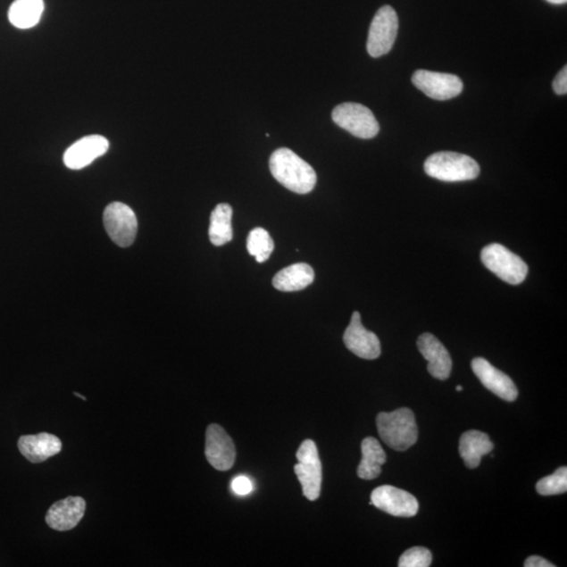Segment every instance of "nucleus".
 Listing matches in <instances>:
<instances>
[{
	"label": "nucleus",
	"mask_w": 567,
	"mask_h": 567,
	"mask_svg": "<svg viewBox=\"0 0 567 567\" xmlns=\"http://www.w3.org/2000/svg\"><path fill=\"white\" fill-rule=\"evenodd\" d=\"M332 121L348 133L361 139H371L379 133V124L365 105L347 103L336 107Z\"/></svg>",
	"instance_id": "nucleus-6"
},
{
	"label": "nucleus",
	"mask_w": 567,
	"mask_h": 567,
	"mask_svg": "<svg viewBox=\"0 0 567 567\" xmlns=\"http://www.w3.org/2000/svg\"><path fill=\"white\" fill-rule=\"evenodd\" d=\"M481 261L488 271L512 285L521 284L528 276L529 268L523 260L500 244L483 248Z\"/></svg>",
	"instance_id": "nucleus-4"
},
{
	"label": "nucleus",
	"mask_w": 567,
	"mask_h": 567,
	"mask_svg": "<svg viewBox=\"0 0 567 567\" xmlns=\"http://www.w3.org/2000/svg\"><path fill=\"white\" fill-rule=\"evenodd\" d=\"M110 143L104 136L83 137L64 153L63 163L68 169L81 170L109 151Z\"/></svg>",
	"instance_id": "nucleus-13"
},
{
	"label": "nucleus",
	"mask_w": 567,
	"mask_h": 567,
	"mask_svg": "<svg viewBox=\"0 0 567 567\" xmlns=\"http://www.w3.org/2000/svg\"><path fill=\"white\" fill-rule=\"evenodd\" d=\"M417 347L428 361V371L434 379L446 380L452 371V358L445 346L431 333H425L417 340Z\"/></svg>",
	"instance_id": "nucleus-16"
},
{
	"label": "nucleus",
	"mask_w": 567,
	"mask_h": 567,
	"mask_svg": "<svg viewBox=\"0 0 567 567\" xmlns=\"http://www.w3.org/2000/svg\"><path fill=\"white\" fill-rule=\"evenodd\" d=\"M270 169L279 183L296 194L313 192L318 180L313 167L289 148H279L271 154Z\"/></svg>",
	"instance_id": "nucleus-1"
},
{
	"label": "nucleus",
	"mask_w": 567,
	"mask_h": 567,
	"mask_svg": "<svg viewBox=\"0 0 567 567\" xmlns=\"http://www.w3.org/2000/svg\"><path fill=\"white\" fill-rule=\"evenodd\" d=\"M205 456L212 467L218 471H229L234 467L236 447L225 429L213 423L206 429Z\"/></svg>",
	"instance_id": "nucleus-11"
},
{
	"label": "nucleus",
	"mask_w": 567,
	"mask_h": 567,
	"mask_svg": "<svg viewBox=\"0 0 567 567\" xmlns=\"http://www.w3.org/2000/svg\"><path fill=\"white\" fill-rule=\"evenodd\" d=\"M376 425L380 438L396 451L408 450L419 438L414 413L408 408L398 409L390 413L381 412L376 419Z\"/></svg>",
	"instance_id": "nucleus-2"
},
{
	"label": "nucleus",
	"mask_w": 567,
	"mask_h": 567,
	"mask_svg": "<svg viewBox=\"0 0 567 567\" xmlns=\"http://www.w3.org/2000/svg\"><path fill=\"white\" fill-rule=\"evenodd\" d=\"M398 17L396 10L385 5L375 14L370 26L367 51L370 56L379 58L389 53L396 43Z\"/></svg>",
	"instance_id": "nucleus-7"
},
{
	"label": "nucleus",
	"mask_w": 567,
	"mask_h": 567,
	"mask_svg": "<svg viewBox=\"0 0 567 567\" xmlns=\"http://www.w3.org/2000/svg\"><path fill=\"white\" fill-rule=\"evenodd\" d=\"M471 369L481 384L495 396L503 398L505 402L516 401L518 390L515 384L509 376L492 366L485 358H474L471 362Z\"/></svg>",
	"instance_id": "nucleus-14"
},
{
	"label": "nucleus",
	"mask_w": 567,
	"mask_h": 567,
	"mask_svg": "<svg viewBox=\"0 0 567 567\" xmlns=\"http://www.w3.org/2000/svg\"><path fill=\"white\" fill-rule=\"evenodd\" d=\"M432 563V554L426 547L416 546L405 551L399 558V567H429Z\"/></svg>",
	"instance_id": "nucleus-25"
},
{
	"label": "nucleus",
	"mask_w": 567,
	"mask_h": 567,
	"mask_svg": "<svg viewBox=\"0 0 567 567\" xmlns=\"http://www.w3.org/2000/svg\"><path fill=\"white\" fill-rule=\"evenodd\" d=\"M456 390H457L458 392H461V391H463V388L462 386H457V387H456Z\"/></svg>",
	"instance_id": "nucleus-31"
},
{
	"label": "nucleus",
	"mask_w": 567,
	"mask_h": 567,
	"mask_svg": "<svg viewBox=\"0 0 567 567\" xmlns=\"http://www.w3.org/2000/svg\"><path fill=\"white\" fill-rule=\"evenodd\" d=\"M536 489L542 496H552V495L566 493L567 468H560L554 474L542 479L537 483Z\"/></svg>",
	"instance_id": "nucleus-24"
},
{
	"label": "nucleus",
	"mask_w": 567,
	"mask_h": 567,
	"mask_svg": "<svg viewBox=\"0 0 567 567\" xmlns=\"http://www.w3.org/2000/svg\"><path fill=\"white\" fill-rule=\"evenodd\" d=\"M554 92L558 95H566L567 93V67L560 71L553 82Z\"/></svg>",
	"instance_id": "nucleus-27"
},
{
	"label": "nucleus",
	"mask_w": 567,
	"mask_h": 567,
	"mask_svg": "<svg viewBox=\"0 0 567 567\" xmlns=\"http://www.w3.org/2000/svg\"><path fill=\"white\" fill-rule=\"evenodd\" d=\"M18 449L29 463H40L61 453L63 443L55 435L49 433L25 435L18 440Z\"/></svg>",
	"instance_id": "nucleus-17"
},
{
	"label": "nucleus",
	"mask_w": 567,
	"mask_h": 567,
	"mask_svg": "<svg viewBox=\"0 0 567 567\" xmlns=\"http://www.w3.org/2000/svg\"><path fill=\"white\" fill-rule=\"evenodd\" d=\"M232 491L238 496H246L253 492V481L246 476H238L231 483Z\"/></svg>",
	"instance_id": "nucleus-26"
},
{
	"label": "nucleus",
	"mask_w": 567,
	"mask_h": 567,
	"mask_svg": "<svg viewBox=\"0 0 567 567\" xmlns=\"http://www.w3.org/2000/svg\"><path fill=\"white\" fill-rule=\"evenodd\" d=\"M371 504L396 517H413L419 512V501L413 495L392 486L376 488L371 494Z\"/></svg>",
	"instance_id": "nucleus-10"
},
{
	"label": "nucleus",
	"mask_w": 567,
	"mask_h": 567,
	"mask_svg": "<svg viewBox=\"0 0 567 567\" xmlns=\"http://www.w3.org/2000/svg\"><path fill=\"white\" fill-rule=\"evenodd\" d=\"M525 567H554V565L548 563L546 559L539 556H532L525 560Z\"/></svg>",
	"instance_id": "nucleus-28"
},
{
	"label": "nucleus",
	"mask_w": 567,
	"mask_h": 567,
	"mask_svg": "<svg viewBox=\"0 0 567 567\" xmlns=\"http://www.w3.org/2000/svg\"><path fill=\"white\" fill-rule=\"evenodd\" d=\"M363 458L357 468V475L362 479L372 480L381 473V465L387 461L386 453L374 438H367L362 443Z\"/></svg>",
	"instance_id": "nucleus-20"
},
{
	"label": "nucleus",
	"mask_w": 567,
	"mask_h": 567,
	"mask_svg": "<svg viewBox=\"0 0 567 567\" xmlns=\"http://www.w3.org/2000/svg\"><path fill=\"white\" fill-rule=\"evenodd\" d=\"M247 249L249 254L255 256L258 263H264L270 259L274 249V242L270 232L261 229V227L250 231L247 238Z\"/></svg>",
	"instance_id": "nucleus-23"
},
{
	"label": "nucleus",
	"mask_w": 567,
	"mask_h": 567,
	"mask_svg": "<svg viewBox=\"0 0 567 567\" xmlns=\"http://www.w3.org/2000/svg\"><path fill=\"white\" fill-rule=\"evenodd\" d=\"M104 229L112 241L122 248L133 245L138 231V221L133 210L121 202H113L104 213Z\"/></svg>",
	"instance_id": "nucleus-8"
},
{
	"label": "nucleus",
	"mask_w": 567,
	"mask_h": 567,
	"mask_svg": "<svg viewBox=\"0 0 567 567\" xmlns=\"http://www.w3.org/2000/svg\"><path fill=\"white\" fill-rule=\"evenodd\" d=\"M45 10L44 0H15L9 9V21L18 29L33 28Z\"/></svg>",
	"instance_id": "nucleus-21"
},
{
	"label": "nucleus",
	"mask_w": 567,
	"mask_h": 567,
	"mask_svg": "<svg viewBox=\"0 0 567 567\" xmlns=\"http://www.w3.org/2000/svg\"><path fill=\"white\" fill-rule=\"evenodd\" d=\"M86 500L81 497H68L54 504L47 511L46 521L53 529L64 532L79 525L86 513Z\"/></svg>",
	"instance_id": "nucleus-15"
},
{
	"label": "nucleus",
	"mask_w": 567,
	"mask_h": 567,
	"mask_svg": "<svg viewBox=\"0 0 567 567\" xmlns=\"http://www.w3.org/2000/svg\"><path fill=\"white\" fill-rule=\"evenodd\" d=\"M546 2L553 4H566L567 0H546Z\"/></svg>",
	"instance_id": "nucleus-29"
},
{
	"label": "nucleus",
	"mask_w": 567,
	"mask_h": 567,
	"mask_svg": "<svg viewBox=\"0 0 567 567\" xmlns=\"http://www.w3.org/2000/svg\"><path fill=\"white\" fill-rule=\"evenodd\" d=\"M412 82L428 97L440 101L455 98L463 89V83L458 76L426 70L416 71Z\"/></svg>",
	"instance_id": "nucleus-9"
},
{
	"label": "nucleus",
	"mask_w": 567,
	"mask_h": 567,
	"mask_svg": "<svg viewBox=\"0 0 567 567\" xmlns=\"http://www.w3.org/2000/svg\"><path fill=\"white\" fill-rule=\"evenodd\" d=\"M74 396H75L76 397H79V398L83 399V401H87V398H86L85 396H81V394H79V393H76V392H75V393H74Z\"/></svg>",
	"instance_id": "nucleus-30"
},
{
	"label": "nucleus",
	"mask_w": 567,
	"mask_h": 567,
	"mask_svg": "<svg viewBox=\"0 0 567 567\" xmlns=\"http://www.w3.org/2000/svg\"><path fill=\"white\" fill-rule=\"evenodd\" d=\"M232 208L222 203L214 208L211 216L210 234L211 242L214 246H223L230 242L234 237L232 231Z\"/></svg>",
	"instance_id": "nucleus-22"
},
{
	"label": "nucleus",
	"mask_w": 567,
	"mask_h": 567,
	"mask_svg": "<svg viewBox=\"0 0 567 567\" xmlns=\"http://www.w3.org/2000/svg\"><path fill=\"white\" fill-rule=\"evenodd\" d=\"M314 280L313 267L305 263L284 268L274 276L273 288L284 292L301 291L312 285Z\"/></svg>",
	"instance_id": "nucleus-19"
},
{
	"label": "nucleus",
	"mask_w": 567,
	"mask_h": 567,
	"mask_svg": "<svg viewBox=\"0 0 567 567\" xmlns=\"http://www.w3.org/2000/svg\"><path fill=\"white\" fill-rule=\"evenodd\" d=\"M298 463L295 465L296 475L300 481L304 496L310 501L319 499L323 480V469L318 446L312 439L303 441L296 452Z\"/></svg>",
	"instance_id": "nucleus-5"
},
{
	"label": "nucleus",
	"mask_w": 567,
	"mask_h": 567,
	"mask_svg": "<svg viewBox=\"0 0 567 567\" xmlns=\"http://www.w3.org/2000/svg\"><path fill=\"white\" fill-rule=\"evenodd\" d=\"M344 343L352 354L363 360H376L380 355L379 339L363 326L360 313L352 314L350 325L344 334Z\"/></svg>",
	"instance_id": "nucleus-12"
},
{
	"label": "nucleus",
	"mask_w": 567,
	"mask_h": 567,
	"mask_svg": "<svg viewBox=\"0 0 567 567\" xmlns=\"http://www.w3.org/2000/svg\"><path fill=\"white\" fill-rule=\"evenodd\" d=\"M493 450L494 445L488 435L476 429L463 433L459 441V453L469 469L479 467L482 456Z\"/></svg>",
	"instance_id": "nucleus-18"
},
{
	"label": "nucleus",
	"mask_w": 567,
	"mask_h": 567,
	"mask_svg": "<svg viewBox=\"0 0 567 567\" xmlns=\"http://www.w3.org/2000/svg\"><path fill=\"white\" fill-rule=\"evenodd\" d=\"M425 171L428 176L440 181L462 182L474 180L479 177L480 167L467 154L440 152L426 160Z\"/></svg>",
	"instance_id": "nucleus-3"
}]
</instances>
